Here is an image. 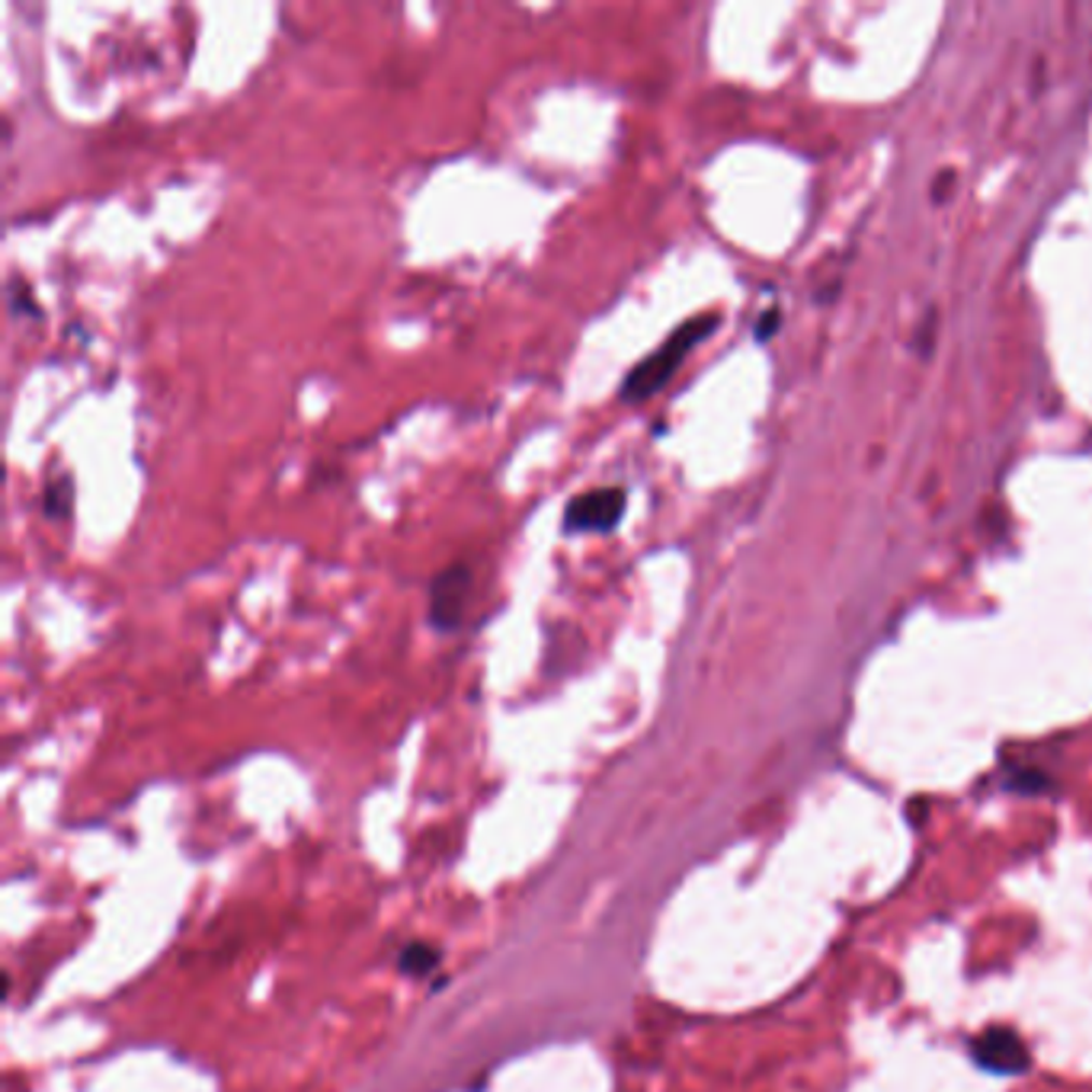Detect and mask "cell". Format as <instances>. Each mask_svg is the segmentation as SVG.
Instances as JSON below:
<instances>
[{"instance_id": "5", "label": "cell", "mask_w": 1092, "mask_h": 1092, "mask_svg": "<svg viewBox=\"0 0 1092 1092\" xmlns=\"http://www.w3.org/2000/svg\"><path fill=\"white\" fill-rule=\"evenodd\" d=\"M42 506H45V516L48 519H68L71 516V506H74V485L68 475H58L45 485V493H42Z\"/></svg>"}, {"instance_id": "2", "label": "cell", "mask_w": 1092, "mask_h": 1092, "mask_svg": "<svg viewBox=\"0 0 1092 1092\" xmlns=\"http://www.w3.org/2000/svg\"><path fill=\"white\" fill-rule=\"evenodd\" d=\"M628 509V490L618 485L584 490L564 506V535H608L618 529Z\"/></svg>"}, {"instance_id": "3", "label": "cell", "mask_w": 1092, "mask_h": 1092, "mask_svg": "<svg viewBox=\"0 0 1092 1092\" xmlns=\"http://www.w3.org/2000/svg\"><path fill=\"white\" fill-rule=\"evenodd\" d=\"M472 590H475V574L465 561L443 568L430 580V625L439 634H452L462 628L468 603H472Z\"/></svg>"}, {"instance_id": "8", "label": "cell", "mask_w": 1092, "mask_h": 1092, "mask_svg": "<svg viewBox=\"0 0 1092 1092\" xmlns=\"http://www.w3.org/2000/svg\"><path fill=\"white\" fill-rule=\"evenodd\" d=\"M1009 788H1016V792H1045L1048 779L1041 772H1016L1009 779Z\"/></svg>"}, {"instance_id": "7", "label": "cell", "mask_w": 1092, "mask_h": 1092, "mask_svg": "<svg viewBox=\"0 0 1092 1092\" xmlns=\"http://www.w3.org/2000/svg\"><path fill=\"white\" fill-rule=\"evenodd\" d=\"M6 308H10V314H16V318H42L39 302H36V295H32V285L23 282V279H13V282L6 285Z\"/></svg>"}, {"instance_id": "9", "label": "cell", "mask_w": 1092, "mask_h": 1092, "mask_svg": "<svg viewBox=\"0 0 1092 1092\" xmlns=\"http://www.w3.org/2000/svg\"><path fill=\"white\" fill-rule=\"evenodd\" d=\"M779 321H782V314L775 311V308H769L759 321H756V327H753V334H756V340H769L772 334H775V327H779Z\"/></svg>"}, {"instance_id": "1", "label": "cell", "mask_w": 1092, "mask_h": 1092, "mask_svg": "<svg viewBox=\"0 0 1092 1092\" xmlns=\"http://www.w3.org/2000/svg\"><path fill=\"white\" fill-rule=\"evenodd\" d=\"M718 324H722V314H696V318L683 321L650 356H644L625 375V381L618 388V401L621 404H644L657 391H663L670 384V378L680 372V365L686 363V356L699 344H705L718 331Z\"/></svg>"}, {"instance_id": "4", "label": "cell", "mask_w": 1092, "mask_h": 1092, "mask_svg": "<svg viewBox=\"0 0 1092 1092\" xmlns=\"http://www.w3.org/2000/svg\"><path fill=\"white\" fill-rule=\"evenodd\" d=\"M971 1058L986 1074L1012 1077L1028 1070V1048L1012 1028H986L974 1038Z\"/></svg>"}, {"instance_id": "6", "label": "cell", "mask_w": 1092, "mask_h": 1092, "mask_svg": "<svg viewBox=\"0 0 1092 1092\" xmlns=\"http://www.w3.org/2000/svg\"><path fill=\"white\" fill-rule=\"evenodd\" d=\"M397 965H401V971L410 974V977H423V974H430L439 965V952L433 946H426V942H410L397 955Z\"/></svg>"}]
</instances>
